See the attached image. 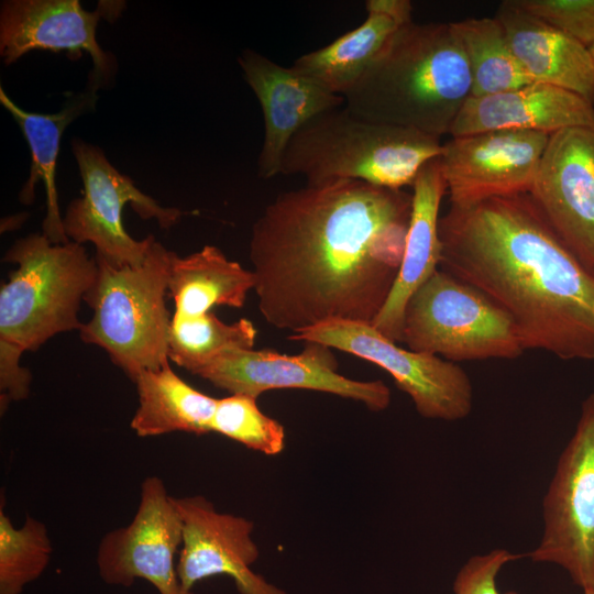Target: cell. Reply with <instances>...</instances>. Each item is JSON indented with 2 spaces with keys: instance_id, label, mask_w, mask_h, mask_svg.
Here are the masks:
<instances>
[{
  "instance_id": "obj_1",
  "label": "cell",
  "mask_w": 594,
  "mask_h": 594,
  "mask_svg": "<svg viewBox=\"0 0 594 594\" xmlns=\"http://www.w3.org/2000/svg\"><path fill=\"white\" fill-rule=\"evenodd\" d=\"M413 209L403 189L360 180L280 194L252 227L258 309L298 332L331 319L373 323L397 278Z\"/></svg>"
},
{
  "instance_id": "obj_2",
  "label": "cell",
  "mask_w": 594,
  "mask_h": 594,
  "mask_svg": "<svg viewBox=\"0 0 594 594\" xmlns=\"http://www.w3.org/2000/svg\"><path fill=\"white\" fill-rule=\"evenodd\" d=\"M440 268L514 320L525 349L594 360V274L529 194L451 206L439 219Z\"/></svg>"
},
{
  "instance_id": "obj_3",
  "label": "cell",
  "mask_w": 594,
  "mask_h": 594,
  "mask_svg": "<svg viewBox=\"0 0 594 594\" xmlns=\"http://www.w3.org/2000/svg\"><path fill=\"white\" fill-rule=\"evenodd\" d=\"M468 61L451 23L402 26L358 82L344 106L371 121L437 138L471 96Z\"/></svg>"
},
{
  "instance_id": "obj_4",
  "label": "cell",
  "mask_w": 594,
  "mask_h": 594,
  "mask_svg": "<svg viewBox=\"0 0 594 594\" xmlns=\"http://www.w3.org/2000/svg\"><path fill=\"white\" fill-rule=\"evenodd\" d=\"M441 152L440 138L371 121L343 105L317 116L292 138L280 174L301 175L307 183L351 179L403 189L413 187Z\"/></svg>"
},
{
  "instance_id": "obj_5",
  "label": "cell",
  "mask_w": 594,
  "mask_h": 594,
  "mask_svg": "<svg viewBox=\"0 0 594 594\" xmlns=\"http://www.w3.org/2000/svg\"><path fill=\"white\" fill-rule=\"evenodd\" d=\"M174 255L154 239L136 265L95 256L97 275L84 297L92 316L79 334L102 348L132 381L168 364L172 317L165 299Z\"/></svg>"
},
{
  "instance_id": "obj_6",
  "label": "cell",
  "mask_w": 594,
  "mask_h": 594,
  "mask_svg": "<svg viewBox=\"0 0 594 594\" xmlns=\"http://www.w3.org/2000/svg\"><path fill=\"white\" fill-rule=\"evenodd\" d=\"M3 261L18 268L0 288V341L34 351L57 333L81 329L80 302L97 275L96 258L82 244H54L32 233Z\"/></svg>"
},
{
  "instance_id": "obj_7",
  "label": "cell",
  "mask_w": 594,
  "mask_h": 594,
  "mask_svg": "<svg viewBox=\"0 0 594 594\" xmlns=\"http://www.w3.org/2000/svg\"><path fill=\"white\" fill-rule=\"evenodd\" d=\"M400 342L453 363L516 359L526 350L504 309L441 268L409 298Z\"/></svg>"
},
{
  "instance_id": "obj_8",
  "label": "cell",
  "mask_w": 594,
  "mask_h": 594,
  "mask_svg": "<svg viewBox=\"0 0 594 594\" xmlns=\"http://www.w3.org/2000/svg\"><path fill=\"white\" fill-rule=\"evenodd\" d=\"M543 532L525 554L564 569L583 591H594V392L581 405L575 431L557 463L542 501Z\"/></svg>"
},
{
  "instance_id": "obj_9",
  "label": "cell",
  "mask_w": 594,
  "mask_h": 594,
  "mask_svg": "<svg viewBox=\"0 0 594 594\" xmlns=\"http://www.w3.org/2000/svg\"><path fill=\"white\" fill-rule=\"evenodd\" d=\"M287 338L321 343L378 365L425 418L457 421L472 410L473 388L464 370L442 358L404 349L372 323L331 319Z\"/></svg>"
},
{
  "instance_id": "obj_10",
  "label": "cell",
  "mask_w": 594,
  "mask_h": 594,
  "mask_svg": "<svg viewBox=\"0 0 594 594\" xmlns=\"http://www.w3.org/2000/svg\"><path fill=\"white\" fill-rule=\"evenodd\" d=\"M72 150L84 190L81 197L69 202L63 217L66 235L79 244L92 243L96 254L114 264H140L155 238L147 235L139 241L129 235L122 222L125 204L142 219H156L163 229L174 226L183 212L175 207H162L142 193L108 161L100 147L76 138Z\"/></svg>"
},
{
  "instance_id": "obj_11",
  "label": "cell",
  "mask_w": 594,
  "mask_h": 594,
  "mask_svg": "<svg viewBox=\"0 0 594 594\" xmlns=\"http://www.w3.org/2000/svg\"><path fill=\"white\" fill-rule=\"evenodd\" d=\"M338 362L331 348L306 342L296 355L272 350H229L196 367L197 375L230 395L257 398L279 388H301L333 394L381 411L391 403V391L382 381H355L337 372Z\"/></svg>"
},
{
  "instance_id": "obj_12",
  "label": "cell",
  "mask_w": 594,
  "mask_h": 594,
  "mask_svg": "<svg viewBox=\"0 0 594 594\" xmlns=\"http://www.w3.org/2000/svg\"><path fill=\"white\" fill-rule=\"evenodd\" d=\"M182 543L183 522L173 496L162 479L147 476L133 519L107 532L98 546L99 575L110 585L127 587L142 579L158 594H193L177 575L175 557Z\"/></svg>"
},
{
  "instance_id": "obj_13",
  "label": "cell",
  "mask_w": 594,
  "mask_h": 594,
  "mask_svg": "<svg viewBox=\"0 0 594 594\" xmlns=\"http://www.w3.org/2000/svg\"><path fill=\"white\" fill-rule=\"evenodd\" d=\"M124 8L119 2H99L95 11L78 0H4L0 6V55L9 66L32 51L66 52L73 59L86 52L92 70L88 81L103 88L118 69L111 53L97 42L101 18L113 21Z\"/></svg>"
},
{
  "instance_id": "obj_14",
  "label": "cell",
  "mask_w": 594,
  "mask_h": 594,
  "mask_svg": "<svg viewBox=\"0 0 594 594\" xmlns=\"http://www.w3.org/2000/svg\"><path fill=\"white\" fill-rule=\"evenodd\" d=\"M529 195L560 240L594 274V127L549 136Z\"/></svg>"
},
{
  "instance_id": "obj_15",
  "label": "cell",
  "mask_w": 594,
  "mask_h": 594,
  "mask_svg": "<svg viewBox=\"0 0 594 594\" xmlns=\"http://www.w3.org/2000/svg\"><path fill=\"white\" fill-rule=\"evenodd\" d=\"M549 136L495 130L451 138L439 157L451 206L529 194Z\"/></svg>"
},
{
  "instance_id": "obj_16",
  "label": "cell",
  "mask_w": 594,
  "mask_h": 594,
  "mask_svg": "<svg viewBox=\"0 0 594 594\" xmlns=\"http://www.w3.org/2000/svg\"><path fill=\"white\" fill-rule=\"evenodd\" d=\"M183 522V543L176 565L183 588L228 575L240 594H286L252 570L260 552L252 538L253 522L218 512L204 496L173 497Z\"/></svg>"
},
{
  "instance_id": "obj_17",
  "label": "cell",
  "mask_w": 594,
  "mask_h": 594,
  "mask_svg": "<svg viewBox=\"0 0 594 594\" xmlns=\"http://www.w3.org/2000/svg\"><path fill=\"white\" fill-rule=\"evenodd\" d=\"M238 63L264 117L257 173L262 178H272L280 174L283 155L292 138L317 116L343 106L344 98L294 66L284 67L252 50H244Z\"/></svg>"
},
{
  "instance_id": "obj_18",
  "label": "cell",
  "mask_w": 594,
  "mask_h": 594,
  "mask_svg": "<svg viewBox=\"0 0 594 594\" xmlns=\"http://www.w3.org/2000/svg\"><path fill=\"white\" fill-rule=\"evenodd\" d=\"M594 127V105L566 89L532 81L501 94L470 96L454 119L451 138L495 130L553 134Z\"/></svg>"
},
{
  "instance_id": "obj_19",
  "label": "cell",
  "mask_w": 594,
  "mask_h": 594,
  "mask_svg": "<svg viewBox=\"0 0 594 594\" xmlns=\"http://www.w3.org/2000/svg\"><path fill=\"white\" fill-rule=\"evenodd\" d=\"M439 157L422 167L411 187L413 209L400 268L385 305L372 323L396 343L402 340L409 298L440 266L439 209L447 185Z\"/></svg>"
},
{
  "instance_id": "obj_20",
  "label": "cell",
  "mask_w": 594,
  "mask_h": 594,
  "mask_svg": "<svg viewBox=\"0 0 594 594\" xmlns=\"http://www.w3.org/2000/svg\"><path fill=\"white\" fill-rule=\"evenodd\" d=\"M528 76L572 91L594 105V58L588 47L519 8L502 1L494 16Z\"/></svg>"
},
{
  "instance_id": "obj_21",
  "label": "cell",
  "mask_w": 594,
  "mask_h": 594,
  "mask_svg": "<svg viewBox=\"0 0 594 594\" xmlns=\"http://www.w3.org/2000/svg\"><path fill=\"white\" fill-rule=\"evenodd\" d=\"M365 9L367 16L361 25L301 55L292 66L343 97L377 59L394 34L413 22L409 0H369Z\"/></svg>"
},
{
  "instance_id": "obj_22",
  "label": "cell",
  "mask_w": 594,
  "mask_h": 594,
  "mask_svg": "<svg viewBox=\"0 0 594 594\" xmlns=\"http://www.w3.org/2000/svg\"><path fill=\"white\" fill-rule=\"evenodd\" d=\"M99 87L88 81L86 89L74 95L56 113L29 112L16 106L0 87V102L19 124L31 151L30 174L22 186L19 200L31 205L35 186L42 180L46 193V216L42 223L43 234L54 244L68 243L58 206L55 184L56 162L61 139L65 129L79 116L95 109Z\"/></svg>"
},
{
  "instance_id": "obj_23",
  "label": "cell",
  "mask_w": 594,
  "mask_h": 594,
  "mask_svg": "<svg viewBox=\"0 0 594 594\" xmlns=\"http://www.w3.org/2000/svg\"><path fill=\"white\" fill-rule=\"evenodd\" d=\"M254 287L253 271L229 260L217 246L205 245L185 257L175 253L168 278L175 302L172 318L200 316L215 306L242 308Z\"/></svg>"
},
{
  "instance_id": "obj_24",
  "label": "cell",
  "mask_w": 594,
  "mask_h": 594,
  "mask_svg": "<svg viewBox=\"0 0 594 594\" xmlns=\"http://www.w3.org/2000/svg\"><path fill=\"white\" fill-rule=\"evenodd\" d=\"M133 382L139 406L130 427L139 437L211 432L218 398L190 386L170 369L169 363L158 370L142 371Z\"/></svg>"
},
{
  "instance_id": "obj_25",
  "label": "cell",
  "mask_w": 594,
  "mask_h": 594,
  "mask_svg": "<svg viewBox=\"0 0 594 594\" xmlns=\"http://www.w3.org/2000/svg\"><path fill=\"white\" fill-rule=\"evenodd\" d=\"M460 41L471 74V96L513 90L534 80L524 70L495 18L450 22Z\"/></svg>"
},
{
  "instance_id": "obj_26",
  "label": "cell",
  "mask_w": 594,
  "mask_h": 594,
  "mask_svg": "<svg viewBox=\"0 0 594 594\" xmlns=\"http://www.w3.org/2000/svg\"><path fill=\"white\" fill-rule=\"evenodd\" d=\"M256 333L249 319L226 323L211 311L191 318H172L168 359L191 373L224 351L253 349Z\"/></svg>"
},
{
  "instance_id": "obj_27",
  "label": "cell",
  "mask_w": 594,
  "mask_h": 594,
  "mask_svg": "<svg viewBox=\"0 0 594 594\" xmlns=\"http://www.w3.org/2000/svg\"><path fill=\"white\" fill-rule=\"evenodd\" d=\"M53 552L47 527L28 516L15 527L0 509V594H21L50 564Z\"/></svg>"
},
{
  "instance_id": "obj_28",
  "label": "cell",
  "mask_w": 594,
  "mask_h": 594,
  "mask_svg": "<svg viewBox=\"0 0 594 594\" xmlns=\"http://www.w3.org/2000/svg\"><path fill=\"white\" fill-rule=\"evenodd\" d=\"M256 399L242 394L218 399L210 430L249 449L276 455L285 447V429L260 410Z\"/></svg>"
},
{
  "instance_id": "obj_29",
  "label": "cell",
  "mask_w": 594,
  "mask_h": 594,
  "mask_svg": "<svg viewBox=\"0 0 594 594\" xmlns=\"http://www.w3.org/2000/svg\"><path fill=\"white\" fill-rule=\"evenodd\" d=\"M524 11L586 47L594 43V0H514Z\"/></svg>"
},
{
  "instance_id": "obj_30",
  "label": "cell",
  "mask_w": 594,
  "mask_h": 594,
  "mask_svg": "<svg viewBox=\"0 0 594 594\" xmlns=\"http://www.w3.org/2000/svg\"><path fill=\"white\" fill-rule=\"evenodd\" d=\"M522 557L525 554L513 553L506 549H495L471 557L454 579V594H518L516 591L502 593L496 579L505 564Z\"/></svg>"
},
{
  "instance_id": "obj_31",
  "label": "cell",
  "mask_w": 594,
  "mask_h": 594,
  "mask_svg": "<svg viewBox=\"0 0 594 594\" xmlns=\"http://www.w3.org/2000/svg\"><path fill=\"white\" fill-rule=\"evenodd\" d=\"M23 351L15 345L0 341V410L6 413L12 402L25 399L30 395L32 375L20 364Z\"/></svg>"
},
{
  "instance_id": "obj_32",
  "label": "cell",
  "mask_w": 594,
  "mask_h": 594,
  "mask_svg": "<svg viewBox=\"0 0 594 594\" xmlns=\"http://www.w3.org/2000/svg\"><path fill=\"white\" fill-rule=\"evenodd\" d=\"M26 218V213L16 215L13 217H7L8 220H10V223H1V232L16 229L19 228L24 219Z\"/></svg>"
},
{
  "instance_id": "obj_33",
  "label": "cell",
  "mask_w": 594,
  "mask_h": 594,
  "mask_svg": "<svg viewBox=\"0 0 594 594\" xmlns=\"http://www.w3.org/2000/svg\"><path fill=\"white\" fill-rule=\"evenodd\" d=\"M590 51H591L592 56H593V58H594V43L591 45Z\"/></svg>"
},
{
  "instance_id": "obj_34",
  "label": "cell",
  "mask_w": 594,
  "mask_h": 594,
  "mask_svg": "<svg viewBox=\"0 0 594 594\" xmlns=\"http://www.w3.org/2000/svg\"><path fill=\"white\" fill-rule=\"evenodd\" d=\"M583 594H594V591H590V590L583 591Z\"/></svg>"
}]
</instances>
